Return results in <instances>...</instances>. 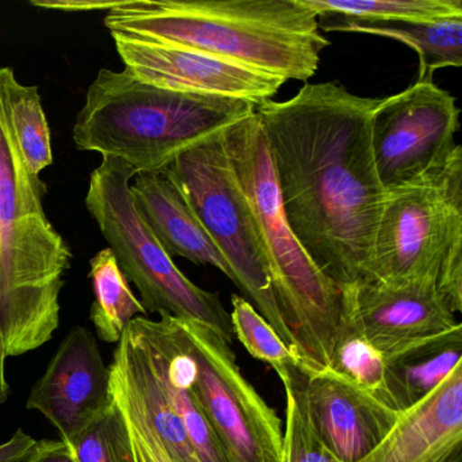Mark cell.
I'll return each mask as SVG.
<instances>
[{"mask_svg": "<svg viewBox=\"0 0 462 462\" xmlns=\"http://www.w3.org/2000/svg\"><path fill=\"white\" fill-rule=\"evenodd\" d=\"M378 102L326 82L255 107L286 221L343 291L366 281L385 201L370 142Z\"/></svg>", "mask_w": 462, "mask_h": 462, "instance_id": "1", "label": "cell"}, {"mask_svg": "<svg viewBox=\"0 0 462 462\" xmlns=\"http://www.w3.org/2000/svg\"><path fill=\"white\" fill-rule=\"evenodd\" d=\"M104 23L110 33L193 48L301 82L331 45L301 0H123Z\"/></svg>", "mask_w": 462, "mask_h": 462, "instance_id": "2", "label": "cell"}, {"mask_svg": "<svg viewBox=\"0 0 462 462\" xmlns=\"http://www.w3.org/2000/svg\"><path fill=\"white\" fill-rule=\"evenodd\" d=\"M0 67V340L20 356L50 342L60 327V293L72 253L42 207L45 185L23 161L10 121Z\"/></svg>", "mask_w": 462, "mask_h": 462, "instance_id": "3", "label": "cell"}, {"mask_svg": "<svg viewBox=\"0 0 462 462\" xmlns=\"http://www.w3.org/2000/svg\"><path fill=\"white\" fill-rule=\"evenodd\" d=\"M223 140L253 215L275 301L293 339L299 367L328 370L332 345L345 316V291L318 269L286 221L256 113L226 129Z\"/></svg>", "mask_w": 462, "mask_h": 462, "instance_id": "4", "label": "cell"}, {"mask_svg": "<svg viewBox=\"0 0 462 462\" xmlns=\"http://www.w3.org/2000/svg\"><path fill=\"white\" fill-rule=\"evenodd\" d=\"M255 112L242 99L180 93L148 85L131 72L102 69L72 129L78 150L162 171L178 156Z\"/></svg>", "mask_w": 462, "mask_h": 462, "instance_id": "5", "label": "cell"}, {"mask_svg": "<svg viewBox=\"0 0 462 462\" xmlns=\"http://www.w3.org/2000/svg\"><path fill=\"white\" fill-rule=\"evenodd\" d=\"M136 175L125 162L102 158L88 182V213L98 224L121 272L139 291L147 313L204 324L229 345L235 337L231 315L218 294L191 282L137 213L129 189Z\"/></svg>", "mask_w": 462, "mask_h": 462, "instance_id": "6", "label": "cell"}, {"mask_svg": "<svg viewBox=\"0 0 462 462\" xmlns=\"http://www.w3.org/2000/svg\"><path fill=\"white\" fill-rule=\"evenodd\" d=\"M462 245V147L431 174L385 191L367 281L437 282L448 254Z\"/></svg>", "mask_w": 462, "mask_h": 462, "instance_id": "7", "label": "cell"}, {"mask_svg": "<svg viewBox=\"0 0 462 462\" xmlns=\"http://www.w3.org/2000/svg\"><path fill=\"white\" fill-rule=\"evenodd\" d=\"M223 132L178 156L164 171L226 259L235 285L255 302L259 313L293 350V339L278 310L269 267L229 162Z\"/></svg>", "mask_w": 462, "mask_h": 462, "instance_id": "8", "label": "cell"}, {"mask_svg": "<svg viewBox=\"0 0 462 462\" xmlns=\"http://www.w3.org/2000/svg\"><path fill=\"white\" fill-rule=\"evenodd\" d=\"M174 321L191 359V391L229 461L280 462L281 419L245 380L228 343L204 324Z\"/></svg>", "mask_w": 462, "mask_h": 462, "instance_id": "9", "label": "cell"}, {"mask_svg": "<svg viewBox=\"0 0 462 462\" xmlns=\"http://www.w3.org/2000/svg\"><path fill=\"white\" fill-rule=\"evenodd\" d=\"M459 109L434 80H416L380 99L370 120L375 171L383 190L418 182L446 164L459 144Z\"/></svg>", "mask_w": 462, "mask_h": 462, "instance_id": "10", "label": "cell"}, {"mask_svg": "<svg viewBox=\"0 0 462 462\" xmlns=\"http://www.w3.org/2000/svg\"><path fill=\"white\" fill-rule=\"evenodd\" d=\"M110 34L126 71L156 88L242 99L256 107L273 101L286 82L282 78L193 48L134 34Z\"/></svg>", "mask_w": 462, "mask_h": 462, "instance_id": "11", "label": "cell"}, {"mask_svg": "<svg viewBox=\"0 0 462 462\" xmlns=\"http://www.w3.org/2000/svg\"><path fill=\"white\" fill-rule=\"evenodd\" d=\"M109 366L93 332L74 327L59 346L26 407L45 416L66 442L77 437L112 404Z\"/></svg>", "mask_w": 462, "mask_h": 462, "instance_id": "12", "label": "cell"}, {"mask_svg": "<svg viewBox=\"0 0 462 462\" xmlns=\"http://www.w3.org/2000/svg\"><path fill=\"white\" fill-rule=\"evenodd\" d=\"M310 429L340 462H359L396 424L400 413L331 370L297 366Z\"/></svg>", "mask_w": 462, "mask_h": 462, "instance_id": "13", "label": "cell"}, {"mask_svg": "<svg viewBox=\"0 0 462 462\" xmlns=\"http://www.w3.org/2000/svg\"><path fill=\"white\" fill-rule=\"evenodd\" d=\"M345 293L362 334L383 356L458 324L432 283L394 286L367 281Z\"/></svg>", "mask_w": 462, "mask_h": 462, "instance_id": "14", "label": "cell"}, {"mask_svg": "<svg viewBox=\"0 0 462 462\" xmlns=\"http://www.w3.org/2000/svg\"><path fill=\"white\" fill-rule=\"evenodd\" d=\"M359 462H462V362Z\"/></svg>", "mask_w": 462, "mask_h": 462, "instance_id": "15", "label": "cell"}, {"mask_svg": "<svg viewBox=\"0 0 462 462\" xmlns=\"http://www.w3.org/2000/svg\"><path fill=\"white\" fill-rule=\"evenodd\" d=\"M128 328L147 351L199 461L231 462L191 391V359L180 342L174 318L162 315L159 320H150L137 316Z\"/></svg>", "mask_w": 462, "mask_h": 462, "instance_id": "16", "label": "cell"}, {"mask_svg": "<svg viewBox=\"0 0 462 462\" xmlns=\"http://www.w3.org/2000/svg\"><path fill=\"white\" fill-rule=\"evenodd\" d=\"M129 189L137 213L170 258L210 264L234 282L226 259L164 170L140 172Z\"/></svg>", "mask_w": 462, "mask_h": 462, "instance_id": "17", "label": "cell"}, {"mask_svg": "<svg viewBox=\"0 0 462 462\" xmlns=\"http://www.w3.org/2000/svg\"><path fill=\"white\" fill-rule=\"evenodd\" d=\"M321 32L370 34L394 40L419 56L418 80H432L435 71L462 66V17L399 23H351L321 18Z\"/></svg>", "mask_w": 462, "mask_h": 462, "instance_id": "18", "label": "cell"}, {"mask_svg": "<svg viewBox=\"0 0 462 462\" xmlns=\"http://www.w3.org/2000/svg\"><path fill=\"white\" fill-rule=\"evenodd\" d=\"M113 361L117 362L124 377L136 392L148 420L172 459L175 462H201L147 351L129 328L117 343Z\"/></svg>", "mask_w": 462, "mask_h": 462, "instance_id": "19", "label": "cell"}, {"mask_svg": "<svg viewBox=\"0 0 462 462\" xmlns=\"http://www.w3.org/2000/svg\"><path fill=\"white\" fill-rule=\"evenodd\" d=\"M383 356L397 411L402 412L431 393L462 362V324L442 334L416 340Z\"/></svg>", "mask_w": 462, "mask_h": 462, "instance_id": "20", "label": "cell"}, {"mask_svg": "<svg viewBox=\"0 0 462 462\" xmlns=\"http://www.w3.org/2000/svg\"><path fill=\"white\" fill-rule=\"evenodd\" d=\"M328 370L397 411L385 356L362 334L347 299L345 316L332 345Z\"/></svg>", "mask_w": 462, "mask_h": 462, "instance_id": "21", "label": "cell"}, {"mask_svg": "<svg viewBox=\"0 0 462 462\" xmlns=\"http://www.w3.org/2000/svg\"><path fill=\"white\" fill-rule=\"evenodd\" d=\"M88 277L96 296L91 305L90 320L96 327L97 335L102 342L118 343L129 323L137 316L147 315V310L134 296L109 247L91 258Z\"/></svg>", "mask_w": 462, "mask_h": 462, "instance_id": "22", "label": "cell"}, {"mask_svg": "<svg viewBox=\"0 0 462 462\" xmlns=\"http://www.w3.org/2000/svg\"><path fill=\"white\" fill-rule=\"evenodd\" d=\"M321 18L351 23H399L462 17L461 0H301Z\"/></svg>", "mask_w": 462, "mask_h": 462, "instance_id": "23", "label": "cell"}, {"mask_svg": "<svg viewBox=\"0 0 462 462\" xmlns=\"http://www.w3.org/2000/svg\"><path fill=\"white\" fill-rule=\"evenodd\" d=\"M10 121L29 171L39 177L53 163L50 124L37 86H23L14 69L7 79Z\"/></svg>", "mask_w": 462, "mask_h": 462, "instance_id": "24", "label": "cell"}, {"mask_svg": "<svg viewBox=\"0 0 462 462\" xmlns=\"http://www.w3.org/2000/svg\"><path fill=\"white\" fill-rule=\"evenodd\" d=\"M231 301L229 315L235 337L254 358L270 365L281 381L288 378L291 370L299 366L296 354L248 300L234 294Z\"/></svg>", "mask_w": 462, "mask_h": 462, "instance_id": "25", "label": "cell"}, {"mask_svg": "<svg viewBox=\"0 0 462 462\" xmlns=\"http://www.w3.org/2000/svg\"><path fill=\"white\" fill-rule=\"evenodd\" d=\"M67 443L77 462H137L125 418L115 399L99 418Z\"/></svg>", "mask_w": 462, "mask_h": 462, "instance_id": "26", "label": "cell"}, {"mask_svg": "<svg viewBox=\"0 0 462 462\" xmlns=\"http://www.w3.org/2000/svg\"><path fill=\"white\" fill-rule=\"evenodd\" d=\"M296 369L297 366L282 381L286 396V419L280 462H340L324 448L310 429Z\"/></svg>", "mask_w": 462, "mask_h": 462, "instance_id": "27", "label": "cell"}, {"mask_svg": "<svg viewBox=\"0 0 462 462\" xmlns=\"http://www.w3.org/2000/svg\"><path fill=\"white\" fill-rule=\"evenodd\" d=\"M109 372L112 396L125 418L137 462H175L148 420L136 392L124 377L117 362L112 361Z\"/></svg>", "mask_w": 462, "mask_h": 462, "instance_id": "28", "label": "cell"}, {"mask_svg": "<svg viewBox=\"0 0 462 462\" xmlns=\"http://www.w3.org/2000/svg\"><path fill=\"white\" fill-rule=\"evenodd\" d=\"M438 296L451 313L462 310V245L454 248L443 262L435 282Z\"/></svg>", "mask_w": 462, "mask_h": 462, "instance_id": "29", "label": "cell"}, {"mask_svg": "<svg viewBox=\"0 0 462 462\" xmlns=\"http://www.w3.org/2000/svg\"><path fill=\"white\" fill-rule=\"evenodd\" d=\"M23 462H77L69 443L61 439L36 440Z\"/></svg>", "mask_w": 462, "mask_h": 462, "instance_id": "30", "label": "cell"}, {"mask_svg": "<svg viewBox=\"0 0 462 462\" xmlns=\"http://www.w3.org/2000/svg\"><path fill=\"white\" fill-rule=\"evenodd\" d=\"M36 439L18 429L10 439L0 443V462H23L33 448Z\"/></svg>", "mask_w": 462, "mask_h": 462, "instance_id": "31", "label": "cell"}, {"mask_svg": "<svg viewBox=\"0 0 462 462\" xmlns=\"http://www.w3.org/2000/svg\"><path fill=\"white\" fill-rule=\"evenodd\" d=\"M33 6L42 7V9L59 10V12H109L116 2H93V0H55V2H32Z\"/></svg>", "mask_w": 462, "mask_h": 462, "instance_id": "32", "label": "cell"}, {"mask_svg": "<svg viewBox=\"0 0 462 462\" xmlns=\"http://www.w3.org/2000/svg\"><path fill=\"white\" fill-rule=\"evenodd\" d=\"M6 359L4 346H2V340H0V405L7 402L10 394L9 381L6 377Z\"/></svg>", "mask_w": 462, "mask_h": 462, "instance_id": "33", "label": "cell"}]
</instances>
